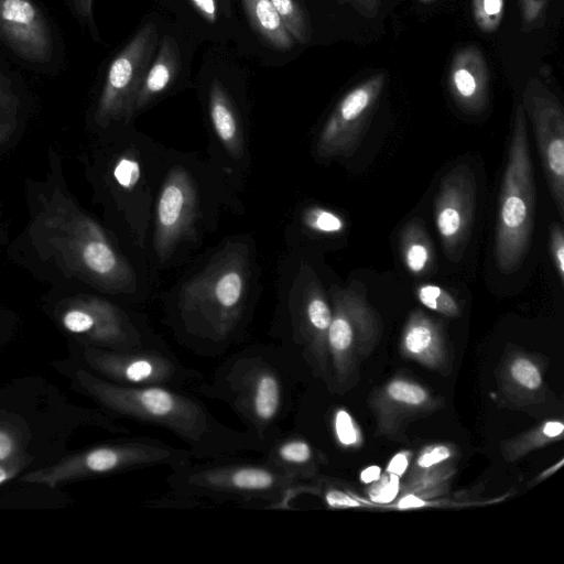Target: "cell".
I'll return each mask as SVG.
<instances>
[{"label":"cell","instance_id":"obj_41","mask_svg":"<svg viewBox=\"0 0 564 564\" xmlns=\"http://www.w3.org/2000/svg\"><path fill=\"white\" fill-rule=\"evenodd\" d=\"M451 456V452L445 446H437L433 448L432 451L423 454L419 458V465L421 467H430L435 464H438L445 459H447Z\"/></svg>","mask_w":564,"mask_h":564},{"label":"cell","instance_id":"obj_37","mask_svg":"<svg viewBox=\"0 0 564 564\" xmlns=\"http://www.w3.org/2000/svg\"><path fill=\"white\" fill-rule=\"evenodd\" d=\"M399 491V476L390 474L383 477L370 491L373 501L380 503L391 502Z\"/></svg>","mask_w":564,"mask_h":564},{"label":"cell","instance_id":"obj_19","mask_svg":"<svg viewBox=\"0 0 564 564\" xmlns=\"http://www.w3.org/2000/svg\"><path fill=\"white\" fill-rule=\"evenodd\" d=\"M261 460L300 481L316 475L321 454L312 442L293 430H284L260 453Z\"/></svg>","mask_w":564,"mask_h":564},{"label":"cell","instance_id":"obj_33","mask_svg":"<svg viewBox=\"0 0 564 564\" xmlns=\"http://www.w3.org/2000/svg\"><path fill=\"white\" fill-rule=\"evenodd\" d=\"M550 252L555 271L564 283V230L560 223H553L550 228Z\"/></svg>","mask_w":564,"mask_h":564},{"label":"cell","instance_id":"obj_26","mask_svg":"<svg viewBox=\"0 0 564 564\" xmlns=\"http://www.w3.org/2000/svg\"><path fill=\"white\" fill-rule=\"evenodd\" d=\"M417 300L427 308L446 316H457L459 305L443 288L435 284H421L415 289Z\"/></svg>","mask_w":564,"mask_h":564},{"label":"cell","instance_id":"obj_30","mask_svg":"<svg viewBox=\"0 0 564 564\" xmlns=\"http://www.w3.org/2000/svg\"><path fill=\"white\" fill-rule=\"evenodd\" d=\"M17 110L15 96L0 78V144L6 142L17 128Z\"/></svg>","mask_w":564,"mask_h":564},{"label":"cell","instance_id":"obj_24","mask_svg":"<svg viewBox=\"0 0 564 564\" xmlns=\"http://www.w3.org/2000/svg\"><path fill=\"white\" fill-rule=\"evenodd\" d=\"M438 343L436 325L421 312H414L406 325L403 344L405 349L416 356H422Z\"/></svg>","mask_w":564,"mask_h":564},{"label":"cell","instance_id":"obj_14","mask_svg":"<svg viewBox=\"0 0 564 564\" xmlns=\"http://www.w3.org/2000/svg\"><path fill=\"white\" fill-rule=\"evenodd\" d=\"M332 322L327 335L330 381L341 382L347 359L357 341L369 340L378 330V319L366 297V286L351 280L344 288L330 289Z\"/></svg>","mask_w":564,"mask_h":564},{"label":"cell","instance_id":"obj_31","mask_svg":"<svg viewBox=\"0 0 564 564\" xmlns=\"http://www.w3.org/2000/svg\"><path fill=\"white\" fill-rule=\"evenodd\" d=\"M551 0H518L521 28L524 32L541 29Z\"/></svg>","mask_w":564,"mask_h":564},{"label":"cell","instance_id":"obj_10","mask_svg":"<svg viewBox=\"0 0 564 564\" xmlns=\"http://www.w3.org/2000/svg\"><path fill=\"white\" fill-rule=\"evenodd\" d=\"M55 316L62 328L84 345L116 351L163 346L151 341L121 308L99 296L66 299Z\"/></svg>","mask_w":564,"mask_h":564},{"label":"cell","instance_id":"obj_29","mask_svg":"<svg viewBox=\"0 0 564 564\" xmlns=\"http://www.w3.org/2000/svg\"><path fill=\"white\" fill-rule=\"evenodd\" d=\"M24 433L19 425L0 420V460H9L25 455Z\"/></svg>","mask_w":564,"mask_h":564},{"label":"cell","instance_id":"obj_3","mask_svg":"<svg viewBox=\"0 0 564 564\" xmlns=\"http://www.w3.org/2000/svg\"><path fill=\"white\" fill-rule=\"evenodd\" d=\"M248 280V247L229 242L182 285L175 326L188 349L213 357L236 341L247 306Z\"/></svg>","mask_w":564,"mask_h":564},{"label":"cell","instance_id":"obj_9","mask_svg":"<svg viewBox=\"0 0 564 564\" xmlns=\"http://www.w3.org/2000/svg\"><path fill=\"white\" fill-rule=\"evenodd\" d=\"M310 273L304 291L289 303L288 328L279 336L281 347L304 371L329 383L327 335L332 306L318 279Z\"/></svg>","mask_w":564,"mask_h":564},{"label":"cell","instance_id":"obj_20","mask_svg":"<svg viewBox=\"0 0 564 564\" xmlns=\"http://www.w3.org/2000/svg\"><path fill=\"white\" fill-rule=\"evenodd\" d=\"M181 67L176 41L165 35L159 43L155 56L148 69L133 106V116L165 91L175 80Z\"/></svg>","mask_w":564,"mask_h":564},{"label":"cell","instance_id":"obj_5","mask_svg":"<svg viewBox=\"0 0 564 564\" xmlns=\"http://www.w3.org/2000/svg\"><path fill=\"white\" fill-rule=\"evenodd\" d=\"M165 481L177 499L283 510L292 509L300 482L261 459L235 457L193 460L171 470Z\"/></svg>","mask_w":564,"mask_h":564},{"label":"cell","instance_id":"obj_39","mask_svg":"<svg viewBox=\"0 0 564 564\" xmlns=\"http://www.w3.org/2000/svg\"><path fill=\"white\" fill-rule=\"evenodd\" d=\"M325 501L333 508L358 507L359 502L338 489H328L324 495Z\"/></svg>","mask_w":564,"mask_h":564},{"label":"cell","instance_id":"obj_4","mask_svg":"<svg viewBox=\"0 0 564 564\" xmlns=\"http://www.w3.org/2000/svg\"><path fill=\"white\" fill-rule=\"evenodd\" d=\"M40 230L62 265L79 279L110 293H133L135 274L104 229L56 188L44 204Z\"/></svg>","mask_w":564,"mask_h":564},{"label":"cell","instance_id":"obj_44","mask_svg":"<svg viewBox=\"0 0 564 564\" xmlns=\"http://www.w3.org/2000/svg\"><path fill=\"white\" fill-rule=\"evenodd\" d=\"M75 10L82 19L85 21H91L93 19V0H73Z\"/></svg>","mask_w":564,"mask_h":564},{"label":"cell","instance_id":"obj_43","mask_svg":"<svg viewBox=\"0 0 564 564\" xmlns=\"http://www.w3.org/2000/svg\"><path fill=\"white\" fill-rule=\"evenodd\" d=\"M408 468V457L404 454H397L387 467V471L401 476Z\"/></svg>","mask_w":564,"mask_h":564},{"label":"cell","instance_id":"obj_11","mask_svg":"<svg viewBox=\"0 0 564 564\" xmlns=\"http://www.w3.org/2000/svg\"><path fill=\"white\" fill-rule=\"evenodd\" d=\"M159 46V31L145 23L109 65L97 104L95 121L108 127L112 121L130 120L133 106Z\"/></svg>","mask_w":564,"mask_h":564},{"label":"cell","instance_id":"obj_35","mask_svg":"<svg viewBox=\"0 0 564 564\" xmlns=\"http://www.w3.org/2000/svg\"><path fill=\"white\" fill-rule=\"evenodd\" d=\"M333 432L341 445H351L357 442V431L354 421L345 410H338L333 416Z\"/></svg>","mask_w":564,"mask_h":564},{"label":"cell","instance_id":"obj_32","mask_svg":"<svg viewBox=\"0 0 564 564\" xmlns=\"http://www.w3.org/2000/svg\"><path fill=\"white\" fill-rule=\"evenodd\" d=\"M113 176L121 187L132 188L140 176L138 161L129 155L121 156L113 167Z\"/></svg>","mask_w":564,"mask_h":564},{"label":"cell","instance_id":"obj_18","mask_svg":"<svg viewBox=\"0 0 564 564\" xmlns=\"http://www.w3.org/2000/svg\"><path fill=\"white\" fill-rule=\"evenodd\" d=\"M448 90L456 105L466 112L480 113L489 102V72L482 52L475 45L454 54L447 76Z\"/></svg>","mask_w":564,"mask_h":564},{"label":"cell","instance_id":"obj_23","mask_svg":"<svg viewBox=\"0 0 564 564\" xmlns=\"http://www.w3.org/2000/svg\"><path fill=\"white\" fill-rule=\"evenodd\" d=\"M242 4L253 29L269 45L280 51L294 46V39L284 28L270 0H242Z\"/></svg>","mask_w":564,"mask_h":564},{"label":"cell","instance_id":"obj_25","mask_svg":"<svg viewBox=\"0 0 564 564\" xmlns=\"http://www.w3.org/2000/svg\"><path fill=\"white\" fill-rule=\"evenodd\" d=\"M278 12L284 28L299 43L311 40V26L303 9L295 0H270Z\"/></svg>","mask_w":564,"mask_h":564},{"label":"cell","instance_id":"obj_38","mask_svg":"<svg viewBox=\"0 0 564 564\" xmlns=\"http://www.w3.org/2000/svg\"><path fill=\"white\" fill-rule=\"evenodd\" d=\"M31 459V456L25 454L13 459L0 460V485L17 477L29 465Z\"/></svg>","mask_w":564,"mask_h":564},{"label":"cell","instance_id":"obj_12","mask_svg":"<svg viewBox=\"0 0 564 564\" xmlns=\"http://www.w3.org/2000/svg\"><path fill=\"white\" fill-rule=\"evenodd\" d=\"M521 105L529 117L543 172L560 217L564 218V111L557 96L539 78L524 87Z\"/></svg>","mask_w":564,"mask_h":564},{"label":"cell","instance_id":"obj_6","mask_svg":"<svg viewBox=\"0 0 564 564\" xmlns=\"http://www.w3.org/2000/svg\"><path fill=\"white\" fill-rule=\"evenodd\" d=\"M536 191L524 109L517 105L501 180L494 256L500 272L517 271L530 248Z\"/></svg>","mask_w":564,"mask_h":564},{"label":"cell","instance_id":"obj_48","mask_svg":"<svg viewBox=\"0 0 564 564\" xmlns=\"http://www.w3.org/2000/svg\"><path fill=\"white\" fill-rule=\"evenodd\" d=\"M419 1H422V2H430V1H434V0H419Z\"/></svg>","mask_w":564,"mask_h":564},{"label":"cell","instance_id":"obj_46","mask_svg":"<svg viewBox=\"0 0 564 564\" xmlns=\"http://www.w3.org/2000/svg\"><path fill=\"white\" fill-rule=\"evenodd\" d=\"M424 505L425 502L422 499L417 498L414 495H408L399 501L398 507L400 509H408L423 507Z\"/></svg>","mask_w":564,"mask_h":564},{"label":"cell","instance_id":"obj_7","mask_svg":"<svg viewBox=\"0 0 564 564\" xmlns=\"http://www.w3.org/2000/svg\"><path fill=\"white\" fill-rule=\"evenodd\" d=\"M193 460V455L187 448L175 447L150 436H138L77 452L51 466L31 470L20 479L53 489L68 481L158 466H166L173 470Z\"/></svg>","mask_w":564,"mask_h":564},{"label":"cell","instance_id":"obj_8","mask_svg":"<svg viewBox=\"0 0 564 564\" xmlns=\"http://www.w3.org/2000/svg\"><path fill=\"white\" fill-rule=\"evenodd\" d=\"M83 356L93 373L117 384L185 389L203 380L163 346L116 351L84 345Z\"/></svg>","mask_w":564,"mask_h":564},{"label":"cell","instance_id":"obj_1","mask_svg":"<svg viewBox=\"0 0 564 564\" xmlns=\"http://www.w3.org/2000/svg\"><path fill=\"white\" fill-rule=\"evenodd\" d=\"M75 379L80 390L110 414L175 435L194 459H221L257 452L245 431L223 423L197 394L185 389L122 386L85 369H78Z\"/></svg>","mask_w":564,"mask_h":564},{"label":"cell","instance_id":"obj_27","mask_svg":"<svg viewBox=\"0 0 564 564\" xmlns=\"http://www.w3.org/2000/svg\"><path fill=\"white\" fill-rule=\"evenodd\" d=\"M471 10L477 28L485 33H492L503 19L505 0H471Z\"/></svg>","mask_w":564,"mask_h":564},{"label":"cell","instance_id":"obj_16","mask_svg":"<svg viewBox=\"0 0 564 564\" xmlns=\"http://www.w3.org/2000/svg\"><path fill=\"white\" fill-rule=\"evenodd\" d=\"M197 217V195L188 172L173 167L166 175L156 204L153 246L164 262L177 245L193 235Z\"/></svg>","mask_w":564,"mask_h":564},{"label":"cell","instance_id":"obj_2","mask_svg":"<svg viewBox=\"0 0 564 564\" xmlns=\"http://www.w3.org/2000/svg\"><path fill=\"white\" fill-rule=\"evenodd\" d=\"M305 372L280 346L253 345L226 357L193 391L225 403L245 425L258 453L285 429L294 388Z\"/></svg>","mask_w":564,"mask_h":564},{"label":"cell","instance_id":"obj_36","mask_svg":"<svg viewBox=\"0 0 564 564\" xmlns=\"http://www.w3.org/2000/svg\"><path fill=\"white\" fill-rule=\"evenodd\" d=\"M512 377L523 387L536 389L541 384V376L534 365L527 359L517 360L511 367Z\"/></svg>","mask_w":564,"mask_h":564},{"label":"cell","instance_id":"obj_34","mask_svg":"<svg viewBox=\"0 0 564 564\" xmlns=\"http://www.w3.org/2000/svg\"><path fill=\"white\" fill-rule=\"evenodd\" d=\"M388 393L392 399L409 404H420L426 399V393L422 388L404 381L390 383Z\"/></svg>","mask_w":564,"mask_h":564},{"label":"cell","instance_id":"obj_17","mask_svg":"<svg viewBox=\"0 0 564 564\" xmlns=\"http://www.w3.org/2000/svg\"><path fill=\"white\" fill-rule=\"evenodd\" d=\"M0 40L30 62L44 63L52 55L46 20L31 0H0Z\"/></svg>","mask_w":564,"mask_h":564},{"label":"cell","instance_id":"obj_45","mask_svg":"<svg viewBox=\"0 0 564 564\" xmlns=\"http://www.w3.org/2000/svg\"><path fill=\"white\" fill-rule=\"evenodd\" d=\"M381 468L379 466H369L360 474V480L365 484H370L380 479Z\"/></svg>","mask_w":564,"mask_h":564},{"label":"cell","instance_id":"obj_15","mask_svg":"<svg viewBox=\"0 0 564 564\" xmlns=\"http://www.w3.org/2000/svg\"><path fill=\"white\" fill-rule=\"evenodd\" d=\"M476 210V181L466 163L455 165L442 178L434 200L435 226L444 253L459 261L468 245Z\"/></svg>","mask_w":564,"mask_h":564},{"label":"cell","instance_id":"obj_28","mask_svg":"<svg viewBox=\"0 0 564 564\" xmlns=\"http://www.w3.org/2000/svg\"><path fill=\"white\" fill-rule=\"evenodd\" d=\"M304 224L311 230L324 235L339 234L345 228V221L339 215L323 207L308 208L304 214Z\"/></svg>","mask_w":564,"mask_h":564},{"label":"cell","instance_id":"obj_42","mask_svg":"<svg viewBox=\"0 0 564 564\" xmlns=\"http://www.w3.org/2000/svg\"><path fill=\"white\" fill-rule=\"evenodd\" d=\"M196 11L207 22L214 23L217 19V3L216 0H191Z\"/></svg>","mask_w":564,"mask_h":564},{"label":"cell","instance_id":"obj_47","mask_svg":"<svg viewBox=\"0 0 564 564\" xmlns=\"http://www.w3.org/2000/svg\"><path fill=\"white\" fill-rule=\"evenodd\" d=\"M564 426L560 422H549L545 424L543 432L549 437H555L562 434Z\"/></svg>","mask_w":564,"mask_h":564},{"label":"cell","instance_id":"obj_22","mask_svg":"<svg viewBox=\"0 0 564 564\" xmlns=\"http://www.w3.org/2000/svg\"><path fill=\"white\" fill-rule=\"evenodd\" d=\"M399 242L403 263L412 274H425L433 269V245L420 218H412L402 227Z\"/></svg>","mask_w":564,"mask_h":564},{"label":"cell","instance_id":"obj_21","mask_svg":"<svg viewBox=\"0 0 564 564\" xmlns=\"http://www.w3.org/2000/svg\"><path fill=\"white\" fill-rule=\"evenodd\" d=\"M208 111L213 129L227 153L240 159L245 151L242 128L227 91L217 79L209 87Z\"/></svg>","mask_w":564,"mask_h":564},{"label":"cell","instance_id":"obj_13","mask_svg":"<svg viewBox=\"0 0 564 564\" xmlns=\"http://www.w3.org/2000/svg\"><path fill=\"white\" fill-rule=\"evenodd\" d=\"M386 79V73H376L343 96L318 134L315 150L319 158H347L357 151L376 111Z\"/></svg>","mask_w":564,"mask_h":564},{"label":"cell","instance_id":"obj_40","mask_svg":"<svg viewBox=\"0 0 564 564\" xmlns=\"http://www.w3.org/2000/svg\"><path fill=\"white\" fill-rule=\"evenodd\" d=\"M341 4H350L365 18H375L381 4V0H337Z\"/></svg>","mask_w":564,"mask_h":564}]
</instances>
